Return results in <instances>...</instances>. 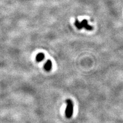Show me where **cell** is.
Returning <instances> with one entry per match:
<instances>
[{
  "label": "cell",
  "mask_w": 123,
  "mask_h": 123,
  "mask_svg": "<svg viewBox=\"0 0 123 123\" xmlns=\"http://www.w3.org/2000/svg\"><path fill=\"white\" fill-rule=\"evenodd\" d=\"M67 103V107H66L65 114H66V118H70L72 117L74 112V104L71 99L66 100Z\"/></svg>",
  "instance_id": "cell-1"
},
{
  "label": "cell",
  "mask_w": 123,
  "mask_h": 123,
  "mask_svg": "<svg viewBox=\"0 0 123 123\" xmlns=\"http://www.w3.org/2000/svg\"><path fill=\"white\" fill-rule=\"evenodd\" d=\"M81 24H82V26L83 27H84L86 30H92L93 29V27L89 25L88 24V21H87L86 20H84L81 22Z\"/></svg>",
  "instance_id": "cell-2"
},
{
  "label": "cell",
  "mask_w": 123,
  "mask_h": 123,
  "mask_svg": "<svg viewBox=\"0 0 123 123\" xmlns=\"http://www.w3.org/2000/svg\"><path fill=\"white\" fill-rule=\"evenodd\" d=\"M44 70L46 71H50L52 69V62L50 60H47L44 66Z\"/></svg>",
  "instance_id": "cell-3"
},
{
  "label": "cell",
  "mask_w": 123,
  "mask_h": 123,
  "mask_svg": "<svg viewBox=\"0 0 123 123\" xmlns=\"http://www.w3.org/2000/svg\"><path fill=\"white\" fill-rule=\"evenodd\" d=\"M44 58V55L43 53H39L38 54V55L36 56L35 59L36 61L38 62H40L41 61H42L43 60V59Z\"/></svg>",
  "instance_id": "cell-4"
},
{
  "label": "cell",
  "mask_w": 123,
  "mask_h": 123,
  "mask_svg": "<svg viewBox=\"0 0 123 123\" xmlns=\"http://www.w3.org/2000/svg\"><path fill=\"white\" fill-rule=\"evenodd\" d=\"M75 26L77 27L78 29L80 30L83 28V26H82V24H81V22H80L78 20H76V21L75 22Z\"/></svg>",
  "instance_id": "cell-5"
}]
</instances>
